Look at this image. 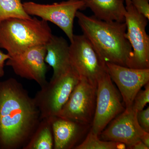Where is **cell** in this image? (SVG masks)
I'll use <instances>...</instances> for the list:
<instances>
[{
    "instance_id": "obj_12",
    "label": "cell",
    "mask_w": 149,
    "mask_h": 149,
    "mask_svg": "<svg viewBox=\"0 0 149 149\" xmlns=\"http://www.w3.org/2000/svg\"><path fill=\"white\" fill-rule=\"evenodd\" d=\"M137 112L132 107L125 109L102 131L99 136L100 139L103 141L119 142L126 146L141 141L146 132L139 125Z\"/></svg>"
},
{
    "instance_id": "obj_15",
    "label": "cell",
    "mask_w": 149,
    "mask_h": 149,
    "mask_svg": "<svg viewBox=\"0 0 149 149\" xmlns=\"http://www.w3.org/2000/svg\"><path fill=\"white\" fill-rule=\"evenodd\" d=\"M96 18L107 22H125L124 0H82Z\"/></svg>"
},
{
    "instance_id": "obj_25",
    "label": "cell",
    "mask_w": 149,
    "mask_h": 149,
    "mask_svg": "<svg viewBox=\"0 0 149 149\" xmlns=\"http://www.w3.org/2000/svg\"><path fill=\"white\" fill-rule=\"evenodd\" d=\"M124 1H125V3H126V5L129 4L131 3L130 0H124Z\"/></svg>"
},
{
    "instance_id": "obj_13",
    "label": "cell",
    "mask_w": 149,
    "mask_h": 149,
    "mask_svg": "<svg viewBox=\"0 0 149 149\" xmlns=\"http://www.w3.org/2000/svg\"><path fill=\"white\" fill-rule=\"evenodd\" d=\"M54 149H74L84 140L91 125L56 116L50 118Z\"/></svg>"
},
{
    "instance_id": "obj_17",
    "label": "cell",
    "mask_w": 149,
    "mask_h": 149,
    "mask_svg": "<svg viewBox=\"0 0 149 149\" xmlns=\"http://www.w3.org/2000/svg\"><path fill=\"white\" fill-rule=\"evenodd\" d=\"M126 149L125 144L119 142L101 140L98 135L91 128L85 139L74 149Z\"/></svg>"
},
{
    "instance_id": "obj_21",
    "label": "cell",
    "mask_w": 149,
    "mask_h": 149,
    "mask_svg": "<svg viewBox=\"0 0 149 149\" xmlns=\"http://www.w3.org/2000/svg\"><path fill=\"white\" fill-rule=\"evenodd\" d=\"M137 11L149 19V0H130Z\"/></svg>"
},
{
    "instance_id": "obj_23",
    "label": "cell",
    "mask_w": 149,
    "mask_h": 149,
    "mask_svg": "<svg viewBox=\"0 0 149 149\" xmlns=\"http://www.w3.org/2000/svg\"><path fill=\"white\" fill-rule=\"evenodd\" d=\"M126 148L129 149H148L149 148L145 145L141 141L136 142L132 145L126 146Z\"/></svg>"
},
{
    "instance_id": "obj_3",
    "label": "cell",
    "mask_w": 149,
    "mask_h": 149,
    "mask_svg": "<svg viewBox=\"0 0 149 149\" xmlns=\"http://www.w3.org/2000/svg\"><path fill=\"white\" fill-rule=\"evenodd\" d=\"M52 35L47 22L35 17L0 21V48L5 49L10 56L45 45Z\"/></svg>"
},
{
    "instance_id": "obj_6",
    "label": "cell",
    "mask_w": 149,
    "mask_h": 149,
    "mask_svg": "<svg viewBox=\"0 0 149 149\" xmlns=\"http://www.w3.org/2000/svg\"><path fill=\"white\" fill-rule=\"evenodd\" d=\"M23 6L24 10L30 16L39 17L57 25L65 33L70 42L74 35L73 23L76 14L78 11L86 8L82 0H67L51 4L25 2Z\"/></svg>"
},
{
    "instance_id": "obj_24",
    "label": "cell",
    "mask_w": 149,
    "mask_h": 149,
    "mask_svg": "<svg viewBox=\"0 0 149 149\" xmlns=\"http://www.w3.org/2000/svg\"><path fill=\"white\" fill-rule=\"evenodd\" d=\"M141 141L149 148V133H146L141 138Z\"/></svg>"
},
{
    "instance_id": "obj_18",
    "label": "cell",
    "mask_w": 149,
    "mask_h": 149,
    "mask_svg": "<svg viewBox=\"0 0 149 149\" xmlns=\"http://www.w3.org/2000/svg\"><path fill=\"white\" fill-rule=\"evenodd\" d=\"M22 0H0V21L10 18L30 19L24 10Z\"/></svg>"
},
{
    "instance_id": "obj_19",
    "label": "cell",
    "mask_w": 149,
    "mask_h": 149,
    "mask_svg": "<svg viewBox=\"0 0 149 149\" xmlns=\"http://www.w3.org/2000/svg\"><path fill=\"white\" fill-rule=\"evenodd\" d=\"M144 90H140L134 99L132 107L137 111L144 109L149 102V83L145 85Z\"/></svg>"
},
{
    "instance_id": "obj_11",
    "label": "cell",
    "mask_w": 149,
    "mask_h": 149,
    "mask_svg": "<svg viewBox=\"0 0 149 149\" xmlns=\"http://www.w3.org/2000/svg\"><path fill=\"white\" fill-rule=\"evenodd\" d=\"M107 71L117 85L125 109L133 105L137 93L149 83V68L136 69L106 63Z\"/></svg>"
},
{
    "instance_id": "obj_5",
    "label": "cell",
    "mask_w": 149,
    "mask_h": 149,
    "mask_svg": "<svg viewBox=\"0 0 149 149\" xmlns=\"http://www.w3.org/2000/svg\"><path fill=\"white\" fill-rule=\"evenodd\" d=\"M120 98L107 71L97 80L95 111L91 127L93 132L99 136L113 119L125 110Z\"/></svg>"
},
{
    "instance_id": "obj_14",
    "label": "cell",
    "mask_w": 149,
    "mask_h": 149,
    "mask_svg": "<svg viewBox=\"0 0 149 149\" xmlns=\"http://www.w3.org/2000/svg\"><path fill=\"white\" fill-rule=\"evenodd\" d=\"M45 46V62L53 69L52 78L57 77L72 67L70 59V45L65 38L52 35Z\"/></svg>"
},
{
    "instance_id": "obj_1",
    "label": "cell",
    "mask_w": 149,
    "mask_h": 149,
    "mask_svg": "<svg viewBox=\"0 0 149 149\" xmlns=\"http://www.w3.org/2000/svg\"><path fill=\"white\" fill-rule=\"evenodd\" d=\"M41 120L22 84L13 77L0 82V149H23Z\"/></svg>"
},
{
    "instance_id": "obj_10",
    "label": "cell",
    "mask_w": 149,
    "mask_h": 149,
    "mask_svg": "<svg viewBox=\"0 0 149 149\" xmlns=\"http://www.w3.org/2000/svg\"><path fill=\"white\" fill-rule=\"evenodd\" d=\"M46 54L45 45L36 46L10 56L6 65L11 67L16 75L34 80L42 87L48 82L46 76L47 70L45 62Z\"/></svg>"
},
{
    "instance_id": "obj_20",
    "label": "cell",
    "mask_w": 149,
    "mask_h": 149,
    "mask_svg": "<svg viewBox=\"0 0 149 149\" xmlns=\"http://www.w3.org/2000/svg\"><path fill=\"white\" fill-rule=\"evenodd\" d=\"M137 120L139 125L146 132L149 133V108L138 111Z\"/></svg>"
},
{
    "instance_id": "obj_22",
    "label": "cell",
    "mask_w": 149,
    "mask_h": 149,
    "mask_svg": "<svg viewBox=\"0 0 149 149\" xmlns=\"http://www.w3.org/2000/svg\"><path fill=\"white\" fill-rule=\"evenodd\" d=\"M10 58L8 54H5L0 50V78L4 75V66L6 61Z\"/></svg>"
},
{
    "instance_id": "obj_9",
    "label": "cell",
    "mask_w": 149,
    "mask_h": 149,
    "mask_svg": "<svg viewBox=\"0 0 149 149\" xmlns=\"http://www.w3.org/2000/svg\"><path fill=\"white\" fill-rule=\"evenodd\" d=\"M97 85L80 77L57 116L91 125L95 111Z\"/></svg>"
},
{
    "instance_id": "obj_16",
    "label": "cell",
    "mask_w": 149,
    "mask_h": 149,
    "mask_svg": "<svg viewBox=\"0 0 149 149\" xmlns=\"http://www.w3.org/2000/svg\"><path fill=\"white\" fill-rule=\"evenodd\" d=\"M54 140L50 118L41 119L35 132L23 149H54Z\"/></svg>"
},
{
    "instance_id": "obj_2",
    "label": "cell",
    "mask_w": 149,
    "mask_h": 149,
    "mask_svg": "<svg viewBox=\"0 0 149 149\" xmlns=\"http://www.w3.org/2000/svg\"><path fill=\"white\" fill-rule=\"evenodd\" d=\"M78 23L83 32L104 62L128 67L132 49L126 38L125 22H107L78 11Z\"/></svg>"
},
{
    "instance_id": "obj_8",
    "label": "cell",
    "mask_w": 149,
    "mask_h": 149,
    "mask_svg": "<svg viewBox=\"0 0 149 149\" xmlns=\"http://www.w3.org/2000/svg\"><path fill=\"white\" fill-rule=\"evenodd\" d=\"M69 47L70 63L80 76L94 85L107 72L106 63L84 35H74Z\"/></svg>"
},
{
    "instance_id": "obj_7",
    "label": "cell",
    "mask_w": 149,
    "mask_h": 149,
    "mask_svg": "<svg viewBox=\"0 0 149 149\" xmlns=\"http://www.w3.org/2000/svg\"><path fill=\"white\" fill-rule=\"evenodd\" d=\"M126 37L132 49L128 67L149 68V37L146 32L148 19L137 11L132 4L125 7Z\"/></svg>"
},
{
    "instance_id": "obj_4",
    "label": "cell",
    "mask_w": 149,
    "mask_h": 149,
    "mask_svg": "<svg viewBox=\"0 0 149 149\" xmlns=\"http://www.w3.org/2000/svg\"><path fill=\"white\" fill-rule=\"evenodd\" d=\"M77 71L71 67L65 72L41 87L34 97L41 119L57 116L68 100L80 80Z\"/></svg>"
}]
</instances>
